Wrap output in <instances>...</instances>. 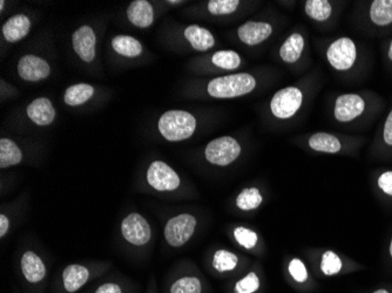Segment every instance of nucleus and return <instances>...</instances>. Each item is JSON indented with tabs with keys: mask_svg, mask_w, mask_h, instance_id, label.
Wrapping results in <instances>:
<instances>
[{
	"mask_svg": "<svg viewBox=\"0 0 392 293\" xmlns=\"http://www.w3.org/2000/svg\"><path fill=\"white\" fill-rule=\"evenodd\" d=\"M121 233L127 242L133 245H144L151 240V228L141 214H130L123 219Z\"/></svg>",
	"mask_w": 392,
	"mask_h": 293,
	"instance_id": "obj_15",
	"label": "nucleus"
},
{
	"mask_svg": "<svg viewBox=\"0 0 392 293\" xmlns=\"http://www.w3.org/2000/svg\"><path fill=\"white\" fill-rule=\"evenodd\" d=\"M184 38L195 52H208L216 45L214 34L209 29L195 24L184 29Z\"/></svg>",
	"mask_w": 392,
	"mask_h": 293,
	"instance_id": "obj_18",
	"label": "nucleus"
},
{
	"mask_svg": "<svg viewBox=\"0 0 392 293\" xmlns=\"http://www.w3.org/2000/svg\"><path fill=\"white\" fill-rule=\"evenodd\" d=\"M158 128L167 141L179 142L194 135L198 128V120L189 111L173 109L162 115L158 120Z\"/></svg>",
	"mask_w": 392,
	"mask_h": 293,
	"instance_id": "obj_8",
	"label": "nucleus"
},
{
	"mask_svg": "<svg viewBox=\"0 0 392 293\" xmlns=\"http://www.w3.org/2000/svg\"><path fill=\"white\" fill-rule=\"evenodd\" d=\"M351 24L371 38L392 34V0H360L353 4Z\"/></svg>",
	"mask_w": 392,
	"mask_h": 293,
	"instance_id": "obj_5",
	"label": "nucleus"
},
{
	"mask_svg": "<svg viewBox=\"0 0 392 293\" xmlns=\"http://www.w3.org/2000/svg\"><path fill=\"white\" fill-rule=\"evenodd\" d=\"M320 83V74L313 71L277 90L270 99V116L281 125H292L297 121L310 107Z\"/></svg>",
	"mask_w": 392,
	"mask_h": 293,
	"instance_id": "obj_3",
	"label": "nucleus"
},
{
	"mask_svg": "<svg viewBox=\"0 0 392 293\" xmlns=\"http://www.w3.org/2000/svg\"><path fill=\"white\" fill-rule=\"evenodd\" d=\"M8 226H10L8 218L5 214H1L0 216V237H4L8 233Z\"/></svg>",
	"mask_w": 392,
	"mask_h": 293,
	"instance_id": "obj_39",
	"label": "nucleus"
},
{
	"mask_svg": "<svg viewBox=\"0 0 392 293\" xmlns=\"http://www.w3.org/2000/svg\"><path fill=\"white\" fill-rule=\"evenodd\" d=\"M343 268H344V261L334 251H324L320 256V268L324 275L331 277V275H339Z\"/></svg>",
	"mask_w": 392,
	"mask_h": 293,
	"instance_id": "obj_30",
	"label": "nucleus"
},
{
	"mask_svg": "<svg viewBox=\"0 0 392 293\" xmlns=\"http://www.w3.org/2000/svg\"><path fill=\"white\" fill-rule=\"evenodd\" d=\"M381 52L383 64L392 73V36L381 43Z\"/></svg>",
	"mask_w": 392,
	"mask_h": 293,
	"instance_id": "obj_37",
	"label": "nucleus"
},
{
	"mask_svg": "<svg viewBox=\"0 0 392 293\" xmlns=\"http://www.w3.org/2000/svg\"><path fill=\"white\" fill-rule=\"evenodd\" d=\"M242 153L241 143L226 135L210 141L205 148V158L212 165L227 167L236 161Z\"/></svg>",
	"mask_w": 392,
	"mask_h": 293,
	"instance_id": "obj_10",
	"label": "nucleus"
},
{
	"mask_svg": "<svg viewBox=\"0 0 392 293\" xmlns=\"http://www.w3.org/2000/svg\"><path fill=\"white\" fill-rule=\"evenodd\" d=\"M259 289V279L255 272H250L235 285L236 293H254Z\"/></svg>",
	"mask_w": 392,
	"mask_h": 293,
	"instance_id": "obj_35",
	"label": "nucleus"
},
{
	"mask_svg": "<svg viewBox=\"0 0 392 293\" xmlns=\"http://www.w3.org/2000/svg\"><path fill=\"white\" fill-rule=\"evenodd\" d=\"M372 293H390V292H388V291H386V289H377V291H374V292Z\"/></svg>",
	"mask_w": 392,
	"mask_h": 293,
	"instance_id": "obj_42",
	"label": "nucleus"
},
{
	"mask_svg": "<svg viewBox=\"0 0 392 293\" xmlns=\"http://www.w3.org/2000/svg\"><path fill=\"white\" fill-rule=\"evenodd\" d=\"M31 22L25 15H15L3 26V36L8 43H17L29 34Z\"/></svg>",
	"mask_w": 392,
	"mask_h": 293,
	"instance_id": "obj_21",
	"label": "nucleus"
},
{
	"mask_svg": "<svg viewBox=\"0 0 392 293\" xmlns=\"http://www.w3.org/2000/svg\"><path fill=\"white\" fill-rule=\"evenodd\" d=\"M73 50L85 62H92L95 57V33L90 26L83 25L73 32Z\"/></svg>",
	"mask_w": 392,
	"mask_h": 293,
	"instance_id": "obj_17",
	"label": "nucleus"
},
{
	"mask_svg": "<svg viewBox=\"0 0 392 293\" xmlns=\"http://www.w3.org/2000/svg\"><path fill=\"white\" fill-rule=\"evenodd\" d=\"M196 218L191 214H177L170 218L165 228V238L170 247H180L194 235Z\"/></svg>",
	"mask_w": 392,
	"mask_h": 293,
	"instance_id": "obj_11",
	"label": "nucleus"
},
{
	"mask_svg": "<svg viewBox=\"0 0 392 293\" xmlns=\"http://www.w3.org/2000/svg\"><path fill=\"white\" fill-rule=\"evenodd\" d=\"M22 153L12 139H0V168H8L20 163Z\"/></svg>",
	"mask_w": 392,
	"mask_h": 293,
	"instance_id": "obj_25",
	"label": "nucleus"
},
{
	"mask_svg": "<svg viewBox=\"0 0 392 293\" xmlns=\"http://www.w3.org/2000/svg\"><path fill=\"white\" fill-rule=\"evenodd\" d=\"M385 111L384 97L371 90L336 94L327 107L331 122L346 130L369 128Z\"/></svg>",
	"mask_w": 392,
	"mask_h": 293,
	"instance_id": "obj_1",
	"label": "nucleus"
},
{
	"mask_svg": "<svg viewBox=\"0 0 392 293\" xmlns=\"http://www.w3.org/2000/svg\"><path fill=\"white\" fill-rule=\"evenodd\" d=\"M288 271L292 278L295 279L297 282L303 284L308 280V270H306V264L299 258L294 257L290 259Z\"/></svg>",
	"mask_w": 392,
	"mask_h": 293,
	"instance_id": "obj_36",
	"label": "nucleus"
},
{
	"mask_svg": "<svg viewBox=\"0 0 392 293\" xmlns=\"http://www.w3.org/2000/svg\"><path fill=\"white\" fill-rule=\"evenodd\" d=\"M127 18L134 26L146 29L153 24L154 11L147 0H134L127 8Z\"/></svg>",
	"mask_w": 392,
	"mask_h": 293,
	"instance_id": "obj_19",
	"label": "nucleus"
},
{
	"mask_svg": "<svg viewBox=\"0 0 392 293\" xmlns=\"http://www.w3.org/2000/svg\"><path fill=\"white\" fill-rule=\"evenodd\" d=\"M236 207L242 211L255 210L261 207L263 196L257 188H245L236 197Z\"/></svg>",
	"mask_w": 392,
	"mask_h": 293,
	"instance_id": "obj_28",
	"label": "nucleus"
},
{
	"mask_svg": "<svg viewBox=\"0 0 392 293\" xmlns=\"http://www.w3.org/2000/svg\"><path fill=\"white\" fill-rule=\"evenodd\" d=\"M182 3H184V1H173V0H170V1H168V4L170 5H179L182 4Z\"/></svg>",
	"mask_w": 392,
	"mask_h": 293,
	"instance_id": "obj_41",
	"label": "nucleus"
},
{
	"mask_svg": "<svg viewBox=\"0 0 392 293\" xmlns=\"http://www.w3.org/2000/svg\"><path fill=\"white\" fill-rule=\"evenodd\" d=\"M238 264V257L228 250H217L212 257V266L217 272L233 271Z\"/></svg>",
	"mask_w": 392,
	"mask_h": 293,
	"instance_id": "obj_31",
	"label": "nucleus"
},
{
	"mask_svg": "<svg viewBox=\"0 0 392 293\" xmlns=\"http://www.w3.org/2000/svg\"><path fill=\"white\" fill-rule=\"evenodd\" d=\"M22 275L29 282H39L46 275V268L43 261L32 251H27L22 258Z\"/></svg>",
	"mask_w": 392,
	"mask_h": 293,
	"instance_id": "obj_23",
	"label": "nucleus"
},
{
	"mask_svg": "<svg viewBox=\"0 0 392 293\" xmlns=\"http://www.w3.org/2000/svg\"><path fill=\"white\" fill-rule=\"evenodd\" d=\"M259 86V79L252 73H231L226 76H216L205 85V93L212 99H236L252 93Z\"/></svg>",
	"mask_w": 392,
	"mask_h": 293,
	"instance_id": "obj_7",
	"label": "nucleus"
},
{
	"mask_svg": "<svg viewBox=\"0 0 392 293\" xmlns=\"http://www.w3.org/2000/svg\"><path fill=\"white\" fill-rule=\"evenodd\" d=\"M234 240L238 242V245L245 247L247 250H252L259 243V236L254 230L248 229L245 226H238L233 231Z\"/></svg>",
	"mask_w": 392,
	"mask_h": 293,
	"instance_id": "obj_33",
	"label": "nucleus"
},
{
	"mask_svg": "<svg viewBox=\"0 0 392 293\" xmlns=\"http://www.w3.org/2000/svg\"><path fill=\"white\" fill-rule=\"evenodd\" d=\"M278 60L294 73H301L310 64L309 34L304 26H296L277 50Z\"/></svg>",
	"mask_w": 392,
	"mask_h": 293,
	"instance_id": "obj_6",
	"label": "nucleus"
},
{
	"mask_svg": "<svg viewBox=\"0 0 392 293\" xmlns=\"http://www.w3.org/2000/svg\"><path fill=\"white\" fill-rule=\"evenodd\" d=\"M370 155L379 160L392 158V102L374 132L370 146Z\"/></svg>",
	"mask_w": 392,
	"mask_h": 293,
	"instance_id": "obj_12",
	"label": "nucleus"
},
{
	"mask_svg": "<svg viewBox=\"0 0 392 293\" xmlns=\"http://www.w3.org/2000/svg\"><path fill=\"white\" fill-rule=\"evenodd\" d=\"M241 4L240 0H209L205 3V10L212 17H224L238 12Z\"/></svg>",
	"mask_w": 392,
	"mask_h": 293,
	"instance_id": "obj_29",
	"label": "nucleus"
},
{
	"mask_svg": "<svg viewBox=\"0 0 392 293\" xmlns=\"http://www.w3.org/2000/svg\"><path fill=\"white\" fill-rule=\"evenodd\" d=\"M346 1L336 0H304L303 15L320 29H332L339 24Z\"/></svg>",
	"mask_w": 392,
	"mask_h": 293,
	"instance_id": "obj_9",
	"label": "nucleus"
},
{
	"mask_svg": "<svg viewBox=\"0 0 392 293\" xmlns=\"http://www.w3.org/2000/svg\"><path fill=\"white\" fill-rule=\"evenodd\" d=\"M147 181L158 191H173L180 186V177L175 170L162 161H155L148 168Z\"/></svg>",
	"mask_w": 392,
	"mask_h": 293,
	"instance_id": "obj_14",
	"label": "nucleus"
},
{
	"mask_svg": "<svg viewBox=\"0 0 392 293\" xmlns=\"http://www.w3.org/2000/svg\"><path fill=\"white\" fill-rule=\"evenodd\" d=\"M111 47L116 53L127 57H139L142 53L140 41L130 36H116L111 40Z\"/></svg>",
	"mask_w": 392,
	"mask_h": 293,
	"instance_id": "obj_26",
	"label": "nucleus"
},
{
	"mask_svg": "<svg viewBox=\"0 0 392 293\" xmlns=\"http://www.w3.org/2000/svg\"><path fill=\"white\" fill-rule=\"evenodd\" d=\"M318 50L327 67L339 80L358 83L371 71V52L365 43L349 36H339L322 40Z\"/></svg>",
	"mask_w": 392,
	"mask_h": 293,
	"instance_id": "obj_2",
	"label": "nucleus"
},
{
	"mask_svg": "<svg viewBox=\"0 0 392 293\" xmlns=\"http://www.w3.org/2000/svg\"><path fill=\"white\" fill-rule=\"evenodd\" d=\"M209 62L216 71H233L241 67L242 57L233 50H216L209 57Z\"/></svg>",
	"mask_w": 392,
	"mask_h": 293,
	"instance_id": "obj_22",
	"label": "nucleus"
},
{
	"mask_svg": "<svg viewBox=\"0 0 392 293\" xmlns=\"http://www.w3.org/2000/svg\"><path fill=\"white\" fill-rule=\"evenodd\" d=\"M388 257L391 258L392 259V236L391 238H390V242H388Z\"/></svg>",
	"mask_w": 392,
	"mask_h": 293,
	"instance_id": "obj_40",
	"label": "nucleus"
},
{
	"mask_svg": "<svg viewBox=\"0 0 392 293\" xmlns=\"http://www.w3.org/2000/svg\"><path fill=\"white\" fill-rule=\"evenodd\" d=\"M275 32L273 22L264 20H249L238 29V38L243 45L249 47L259 46L269 40Z\"/></svg>",
	"mask_w": 392,
	"mask_h": 293,
	"instance_id": "obj_13",
	"label": "nucleus"
},
{
	"mask_svg": "<svg viewBox=\"0 0 392 293\" xmlns=\"http://www.w3.org/2000/svg\"><path fill=\"white\" fill-rule=\"evenodd\" d=\"M292 141L315 154L357 156L362 146L367 144V137L337 132H313L296 136Z\"/></svg>",
	"mask_w": 392,
	"mask_h": 293,
	"instance_id": "obj_4",
	"label": "nucleus"
},
{
	"mask_svg": "<svg viewBox=\"0 0 392 293\" xmlns=\"http://www.w3.org/2000/svg\"><path fill=\"white\" fill-rule=\"evenodd\" d=\"M95 293H123L119 285L113 284V282H107L104 285L99 286Z\"/></svg>",
	"mask_w": 392,
	"mask_h": 293,
	"instance_id": "obj_38",
	"label": "nucleus"
},
{
	"mask_svg": "<svg viewBox=\"0 0 392 293\" xmlns=\"http://www.w3.org/2000/svg\"><path fill=\"white\" fill-rule=\"evenodd\" d=\"M4 5H5L4 0H1V1H0V10H3V8H4Z\"/></svg>",
	"mask_w": 392,
	"mask_h": 293,
	"instance_id": "obj_43",
	"label": "nucleus"
},
{
	"mask_svg": "<svg viewBox=\"0 0 392 293\" xmlns=\"http://www.w3.org/2000/svg\"><path fill=\"white\" fill-rule=\"evenodd\" d=\"M94 88L87 83H78L69 87L64 95V101L69 106H80L93 97Z\"/></svg>",
	"mask_w": 392,
	"mask_h": 293,
	"instance_id": "obj_27",
	"label": "nucleus"
},
{
	"mask_svg": "<svg viewBox=\"0 0 392 293\" xmlns=\"http://www.w3.org/2000/svg\"><path fill=\"white\" fill-rule=\"evenodd\" d=\"M201 280L198 277L177 279L170 287V293H201Z\"/></svg>",
	"mask_w": 392,
	"mask_h": 293,
	"instance_id": "obj_34",
	"label": "nucleus"
},
{
	"mask_svg": "<svg viewBox=\"0 0 392 293\" xmlns=\"http://www.w3.org/2000/svg\"><path fill=\"white\" fill-rule=\"evenodd\" d=\"M374 186L385 200H392V169H381L376 174Z\"/></svg>",
	"mask_w": 392,
	"mask_h": 293,
	"instance_id": "obj_32",
	"label": "nucleus"
},
{
	"mask_svg": "<svg viewBox=\"0 0 392 293\" xmlns=\"http://www.w3.org/2000/svg\"><path fill=\"white\" fill-rule=\"evenodd\" d=\"M90 277V272L83 265H69L62 272V280L67 292L78 291L81 286L86 284Z\"/></svg>",
	"mask_w": 392,
	"mask_h": 293,
	"instance_id": "obj_24",
	"label": "nucleus"
},
{
	"mask_svg": "<svg viewBox=\"0 0 392 293\" xmlns=\"http://www.w3.org/2000/svg\"><path fill=\"white\" fill-rule=\"evenodd\" d=\"M26 113L27 116L38 125H50L55 118L53 104L47 97H38L36 100H33L26 109Z\"/></svg>",
	"mask_w": 392,
	"mask_h": 293,
	"instance_id": "obj_20",
	"label": "nucleus"
},
{
	"mask_svg": "<svg viewBox=\"0 0 392 293\" xmlns=\"http://www.w3.org/2000/svg\"><path fill=\"white\" fill-rule=\"evenodd\" d=\"M18 73L22 79L36 83L50 76V64L41 57L29 54L19 60Z\"/></svg>",
	"mask_w": 392,
	"mask_h": 293,
	"instance_id": "obj_16",
	"label": "nucleus"
}]
</instances>
